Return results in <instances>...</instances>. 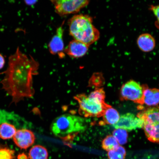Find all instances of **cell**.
<instances>
[{"instance_id":"cell-23","label":"cell","mask_w":159,"mask_h":159,"mask_svg":"<svg viewBox=\"0 0 159 159\" xmlns=\"http://www.w3.org/2000/svg\"><path fill=\"white\" fill-rule=\"evenodd\" d=\"M5 61L3 56L0 53V70L2 69L5 65Z\"/></svg>"},{"instance_id":"cell-7","label":"cell","mask_w":159,"mask_h":159,"mask_svg":"<svg viewBox=\"0 0 159 159\" xmlns=\"http://www.w3.org/2000/svg\"><path fill=\"white\" fill-rule=\"evenodd\" d=\"M54 5L56 12L64 16L78 12L89 3L87 0H58L51 1Z\"/></svg>"},{"instance_id":"cell-14","label":"cell","mask_w":159,"mask_h":159,"mask_svg":"<svg viewBox=\"0 0 159 159\" xmlns=\"http://www.w3.org/2000/svg\"><path fill=\"white\" fill-rule=\"evenodd\" d=\"M102 116L103 121L101 122L102 125H114L118 122L120 118L118 111L111 105L105 110Z\"/></svg>"},{"instance_id":"cell-19","label":"cell","mask_w":159,"mask_h":159,"mask_svg":"<svg viewBox=\"0 0 159 159\" xmlns=\"http://www.w3.org/2000/svg\"><path fill=\"white\" fill-rule=\"evenodd\" d=\"M126 151L124 147L120 146L118 148L108 152V159H125Z\"/></svg>"},{"instance_id":"cell-22","label":"cell","mask_w":159,"mask_h":159,"mask_svg":"<svg viewBox=\"0 0 159 159\" xmlns=\"http://www.w3.org/2000/svg\"><path fill=\"white\" fill-rule=\"evenodd\" d=\"M150 9L156 17V27L159 29V5L151 6Z\"/></svg>"},{"instance_id":"cell-15","label":"cell","mask_w":159,"mask_h":159,"mask_svg":"<svg viewBox=\"0 0 159 159\" xmlns=\"http://www.w3.org/2000/svg\"><path fill=\"white\" fill-rule=\"evenodd\" d=\"M30 159H48V153L46 148L41 145H36L30 150Z\"/></svg>"},{"instance_id":"cell-11","label":"cell","mask_w":159,"mask_h":159,"mask_svg":"<svg viewBox=\"0 0 159 159\" xmlns=\"http://www.w3.org/2000/svg\"><path fill=\"white\" fill-rule=\"evenodd\" d=\"M89 46L74 40L70 42L65 49V52L73 58H79L86 54Z\"/></svg>"},{"instance_id":"cell-8","label":"cell","mask_w":159,"mask_h":159,"mask_svg":"<svg viewBox=\"0 0 159 159\" xmlns=\"http://www.w3.org/2000/svg\"><path fill=\"white\" fill-rule=\"evenodd\" d=\"M143 121L131 113L122 115L118 122L113 125L115 129H121L130 131L136 129L143 128Z\"/></svg>"},{"instance_id":"cell-1","label":"cell","mask_w":159,"mask_h":159,"mask_svg":"<svg viewBox=\"0 0 159 159\" xmlns=\"http://www.w3.org/2000/svg\"><path fill=\"white\" fill-rule=\"evenodd\" d=\"M39 66L38 61L32 56L29 57L23 53L19 47L10 56L1 83L3 89L12 97L13 102L17 103L33 96V76L38 74Z\"/></svg>"},{"instance_id":"cell-5","label":"cell","mask_w":159,"mask_h":159,"mask_svg":"<svg viewBox=\"0 0 159 159\" xmlns=\"http://www.w3.org/2000/svg\"><path fill=\"white\" fill-rule=\"evenodd\" d=\"M74 98L79 104V114L86 118L102 116L106 109L110 106L107 103L101 104L95 102L83 94L76 95Z\"/></svg>"},{"instance_id":"cell-17","label":"cell","mask_w":159,"mask_h":159,"mask_svg":"<svg viewBox=\"0 0 159 159\" xmlns=\"http://www.w3.org/2000/svg\"><path fill=\"white\" fill-rule=\"evenodd\" d=\"M119 146H120V145L112 135L107 136L102 142V148L107 152L114 150Z\"/></svg>"},{"instance_id":"cell-6","label":"cell","mask_w":159,"mask_h":159,"mask_svg":"<svg viewBox=\"0 0 159 159\" xmlns=\"http://www.w3.org/2000/svg\"><path fill=\"white\" fill-rule=\"evenodd\" d=\"M143 90V86L136 81L130 80L125 83L121 87V98L143 105L144 104Z\"/></svg>"},{"instance_id":"cell-2","label":"cell","mask_w":159,"mask_h":159,"mask_svg":"<svg viewBox=\"0 0 159 159\" xmlns=\"http://www.w3.org/2000/svg\"><path fill=\"white\" fill-rule=\"evenodd\" d=\"M92 18L87 15L73 16L69 21L70 34L75 40L90 45L100 37L98 30L93 24Z\"/></svg>"},{"instance_id":"cell-21","label":"cell","mask_w":159,"mask_h":159,"mask_svg":"<svg viewBox=\"0 0 159 159\" xmlns=\"http://www.w3.org/2000/svg\"><path fill=\"white\" fill-rule=\"evenodd\" d=\"M14 152L7 148L0 149V159H13Z\"/></svg>"},{"instance_id":"cell-9","label":"cell","mask_w":159,"mask_h":159,"mask_svg":"<svg viewBox=\"0 0 159 159\" xmlns=\"http://www.w3.org/2000/svg\"><path fill=\"white\" fill-rule=\"evenodd\" d=\"M13 138L15 144L23 149H26L32 146L35 139L32 131L25 129L17 130Z\"/></svg>"},{"instance_id":"cell-16","label":"cell","mask_w":159,"mask_h":159,"mask_svg":"<svg viewBox=\"0 0 159 159\" xmlns=\"http://www.w3.org/2000/svg\"><path fill=\"white\" fill-rule=\"evenodd\" d=\"M16 132V129L13 125L7 122L0 125V138L3 140L13 138Z\"/></svg>"},{"instance_id":"cell-24","label":"cell","mask_w":159,"mask_h":159,"mask_svg":"<svg viewBox=\"0 0 159 159\" xmlns=\"http://www.w3.org/2000/svg\"><path fill=\"white\" fill-rule=\"evenodd\" d=\"M17 159H29V157L24 153L19 154L17 156Z\"/></svg>"},{"instance_id":"cell-18","label":"cell","mask_w":159,"mask_h":159,"mask_svg":"<svg viewBox=\"0 0 159 159\" xmlns=\"http://www.w3.org/2000/svg\"><path fill=\"white\" fill-rule=\"evenodd\" d=\"M89 98L91 100L97 103L104 104L105 94L104 89L98 88L91 92L89 96Z\"/></svg>"},{"instance_id":"cell-3","label":"cell","mask_w":159,"mask_h":159,"mask_svg":"<svg viewBox=\"0 0 159 159\" xmlns=\"http://www.w3.org/2000/svg\"><path fill=\"white\" fill-rule=\"evenodd\" d=\"M87 128L85 119L74 115L66 114L55 118L52 123L51 130L55 136L62 139L82 132Z\"/></svg>"},{"instance_id":"cell-13","label":"cell","mask_w":159,"mask_h":159,"mask_svg":"<svg viewBox=\"0 0 159 159\" xmlns=\"http://www.w3.org/2000/svg\"><path fill=\"white\" fill-rule=\"evenodd\" d=\"M143 87L144 104L149 106H155L159 104V89H150L143 85Z\"/></svg>"},{"instance_id":"cell-12","label":"cell","mask_w":159,"mask_h":159,"mask_svg":"<svg viewBox=\"0 0 159 159\" xmlns=\"http://www.w3.org/2000/svg\"><path fill=\"white\" fill-rule=\"evenodd\" d=\"M139 48L144 52H148L153 50L156 47V41L152 36L148 33L142 34L137 40Z\"/></svg>"},{"instance_id":"cell-20","label":"cell","mask_w":159,"mask_h":159,"mask_svg":"<svg viewBox=\"0 0 159 159\" xmlns=\"http://www.w3.org/2000/svg\"><path fill=\"white\" fill-rule=\"evenodd\" d=\"M112 134V136L116 139L119 145H124L126 143L128 137L127 130L123 129H117L113 131Z\"/></svg>"},{"instance_id":"cell-25","label":"cell","mask_w":159,"mask_h":159,"mask_svg":"<svg viewBox=\"0 0 159 159\" xmlns=\"http://www.w3.org/2000/svg\"><path fill=\"white\" fill-rule=\"evenodd\" d=\"M37 1H25V3L28 6H31L32 5H34L35 4V3H36Z\"/></svg>"},{"instance_id":"cell-10","label":"cell","mask_w":159,"mask_h":159,"mask_svg":"<svg viewBox=\"0 0 159 159\" xmlns=\"http://www.w3.org/2000/svg\"><path fill=\"white\" fill-rule=\"evenodd\" d=\"M63 25L57 29L56 33L52 39L49 45V50L51 53L52 55H60L63 56V51L64 50V45L63 43Z\"/></svg>"},{"instance_id":"cell-4","label":"cell","mask_w":159,"mask_h":159,"mask_svg":"<svg viewBox=\"0 0 159 159\" xmlns=\"http://www.w3.org/2000/svg\"><path fill=\"white\" fill-rule=\"evenodd\" d=\"M137 116L143 121V128L147 138L151 142L159 143V107L145 109Z\"/></svg>"}]
</instances>
